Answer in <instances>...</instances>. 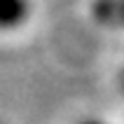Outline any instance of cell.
<instances>
[{
    "label": "cell",
    "instance_id": "obj_1",
    "mask_svg": "<svg viewBox=\"0 0 124 124\" xmlns=\"http://www.w3.org/2000/svg\"><path fill=\"white\" fill-rule=\"evenodd\" d=\"M89 14L98 26L124 31V0H91Z\"/></svg>",
    "mask_w": 124,
    "mask_h": 124
},
{
    "label": "cell",
    "instance_id": "obj_2",
    "mask_svg": "<svg viewBox=\"0 0 124 124\" xmlns=\"http://www.w3.org/2000/svg\"><path fill=\"white\" fill-rule=\"evenodd\" d=\"M31 16V0H0V33L23 26Z\"/></svg>",
    "mask_w": 124,
    "mask_h": 124
},
{
    "label": "cell",
    "instance_id": "obj_3",
    "mask_svg": "<svg viewBox=\"0 0 124 124\" xmlns=\"http://www.w3.org/2000/svg\"><path fill=\"white\" fill-rule=\"evenodd\" d=\"M77 124H105V122H101V119H82V122H77Z\"/></svg>",
    "mask_w": 124,
    "mask_h": 124
},
{
    "label": "cell",
    "instance_id": "obj_4",
    "mask_svg": "<svg viewBox=\"0 0 124 124\" xmlns=\"http://www.w3.org/2000/svg\"><path fill=\"white\" fill-rule=\"evenodd\" d=\"M119 84H122V89H124V73L119 75Z\"/></svg>",
    "mask_w": 124,
    "mask_h": 124
},
{
    "label": "cell",
    "instance_id": "obj_5",
    "mask_svg": "<svg viewBox=\"0 0 124 124\" xmlns=\"http://www.w3.org/2000/svg\"><path fill=\"white\" fill-rule=\"evenodd\" d=\"M0 124H2V122H0Z\"/></svg>",
    "mask_w": 124,
    "mask_h": 124
}]
</instances>
